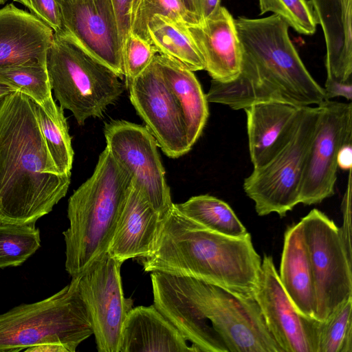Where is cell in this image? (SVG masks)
<instances>
[{"mask_svg":"<svg viewBox=\"0 0 352 352\" xmlns=\"http://www.w3.org/2000/svg\"><path fill=\"white\" fill-rule=\"evenodd\" d=\"M155 307L198 352H283L254 297L185 276L151 272Z\"/></svg>","mask_w":352,"mask_h":352,"instance_id":"1","label":"cell"},{"mask_svg":"<svg viewBox=\"0 0 352 352\" xmlns=\"http://www.w3.org/2000/svg\"><path fill=\"white\" fill-rule=\"evenodd\" d=\"M40 131L35 105L13 91L0 103V223L35 224L67 194Z\"/></svg>","mask_w":352,"mask_h":352,"instance_id":"2","label":"cell"},{"mask_svg":"<svg viewBox=\"0 0 352 352\" xmlns=\"http://www.w3.org/2000/svg\"><path fill=\"white\" fill-rule=\"evenodd\" d=\"M261 261L250 233L232 237L210 231L174 206L162 221L154 251L141 258L146 272L189 276L248 297H254Z\"/></svg>","mask_w":352,"mask_h":352,"instance_id":"3","label":"cell"},{"mask_svg":"<svg viewBox=\"0 0 352 352\" xmlns=\"http://www.w3.org/2000/svg\"><path fill=\"white\" fill-rule=\"evenodd\" d=\"M131 186V176L105 147L92 175L68 200L69 225L63 234L65 270L72 278L81 275L107 252Z\"/></svg>","mask_w":352,"mask_h":352,"instance_id":"4","label":"cell"},{"mask_svg":"<svg viewBox=\"0 0 352 352\" xmlns=\"http://www.w3.org/2000/svg\"><path fill=\"white\" fill-rule=\"evenodd\" d=\"M243 51L242 68L256 92L318 106L327 100L324 88L311 76L294 46L289 25L272 14L234 19Z\"/></svg>","mask_w":352,"mask_h":352,"instance_id":"5","label":"cell"},{"mask_svg":"<svg viewBox=\"0 0 352 352\" xmlns=\"http://www.w3.org/2000/svg\"><path fill=\"white\" fill-rule=\"evenodd\" d=\"M45 65L60 107L69 110L79 125L102 118L124 91L122 79L64 30L54 33Z\"/></svg>","mask_w":352,"mask_h":352,"instance_id":"6","label":"cell"},{"mask_svg":"<svg viewBox=\"0 0 352 352\" xmlns=\"http://www.w3.org/2000/svg\"><path fill=\"white\" fill-rule=\"evenodd\" d=\"M93 335L78 276L54 294L0 314V352H19L42 344L63 345L69 352Z\"/></svg>","mask_w":352,"mask_h":352,"instance_id":"7","label":"cell"},{"mask_svg":"<svg viewBox=\"0 0 352 352\" xmlns=\"http://www.w3.org/2000/svg\"><path fill=\"white\" fill-rule=\"evenodd\" d=\"M320 111L319 106L301 107L288 141L244 179L243 190L254 201L258 215L276 212L283 217L299 204L307 154Z\"/></svg>","mask_w":352,"mask_h":352,"instance_id":"8","label":"cell"},{"mask_svg":"<svg viewBox=\"0 0 352 352\" xmlns=\"http://www.w3.org/2000/svg\"><path fill=\"white\" fill-rule=\"evenodd\" d=\"M307 246L316 300L315 319L324 320L342 302L352 298V258L340 228L314 208L300 221Z\"/></svg>","mask_w":352,"mask_h":352,"instance_id":"9","label":"cell"},{"mask_svg":"<svg viewBox=\"0 0 352 352\" xmlns=\"http://www.w3.org/2000/svg\"><path fill=\"white\" fill-rule=\"evenodd\" d=\"M104 135L114 160L163 220L174 204L155 138L146 126L122 120L106 123Z\"/></svg>","mask_w":352,"mask_h":352,"instance_id":"10","label":"cell"},{"mask_svg":"<svg viewBox=\"0 0 352 352\" xmlns=\"http://www.w3.org/2000/svg\"><path fill=\"white\" fill-rule=\"evenodd\" d=\"M309 148L299 204L312 205L334 195L339 151L352 142V104L327 100Z\"/></svg>","mask_w":352,"mask_h":352,"instance_id":"11","label":"cell"},{"mask_svg":"<svg viewBox=\"0 0 352 352\" xmlns=\"http://www.w3.org/2000/svg\"><path fill=\"white\" fill-rule=\"evenodd\" d=\"M121 265L107 252L78 276L99 352H119L122 326L133 308L132 299L124 295Z\"/></svg>","mask_w":352,"mask_h":352,"instance_id":"12","label":"cell"},{"mask_svg":"<svg viewBox=\"0 0 352 352\" xmlns=\"http://www.w3.org/2000/svg\"><path fill=\"white\" fill-rule=\"evenodd\" d=\"M126 89L138 114L166 156L177 158L190 151L181 106L154 58Z\"/></svg>","mask_w":352,"mask_h":352,"instance_id":"13","label":"cell"},{"mask_svg":"<svg viewBox=\"0 0 352 352\" xmlns=\"http://www.w3.org/2000/svg\"><path fill=\"white\" fill-rule=\"evenodd\" d=\"M254 298L283 352H317V322L301 315L284 289L272 256L261 261Z\"/></svg>","mask_w":352,"mask_h":352,"instance_id":"14","label":"cell"},{"mask_svg":"<svg viewBox=\"0 0 352 352\" xmlns=\"http://www.w3.org/2000/svg\"><path fill=\"white\" fill-rule=\"evenodd\" d=\"M56 1L63 30L122 79V48L112 0Z\"/></svg>","mask_w":352,"mask_h":352,"instance_id":"15","label":"cell"},{"mask_svg":"<svg viewBox=\"0 0 352 352\" xmlns=\"http://www.w3.org/2000/svg\"><path fill=\"white\" fill-rule=\"evenodd\" d=\"M212 80L228 82L241 72L243 51L234 19L223 6L199 23L186 25Z\"/></svg>","mask_w":352,"mask_h":352,"instance_id":"16","label":"cell"},{"mask_svg":"<svg viewBox=\"0 0 352 352\" xmlns=\"http://www.w3.org/2000/svg\"><path fill=\"white\" fill-rule=\"evenodd\" d=\"M162 221L131 182L107 252L122 264L129 259L148 256L154 251Z\"/></svg>","mask_w":352,"mask_h":352,"instance_id":"17","label":"cell"},{"mask_svg":"<svg viewBox=\"0 0 352 352\" xmlns=\"http://www.w3.org/2000/svg\"><path fill=\"white\" fill-rule=\"evenodd\" d=\"M53 30L13 3L0 9V69L32 61L45 64Z\"/></svg>","mask_w":352,"mask_h":352,"instance_id":"18","label":"cell"},{"mask_svg":"<svg viewBox=\"0 0 352 352\" xmlns=\"http://www.w3.org/2000/svg\"><path fill=\"white\" fill-rule=\"evenodd\" d=\"M301 107L280 102H265L244 109L249 152L254 168L267 163L291 137Z\"/></svg>","mask_w":352,"mask_h":352,"instance_id":"19","label":"cell"},{"mask_svg":"<svg viewBox=\"0 0 352 352\" xmlns=\"http://www.w3.org/2000/svg\"><path fill=\"white\" fill-rule=\"evenodd\" d=\"M327 48V79L352 80V0H309Z\"/></svg>","mask_w":352,"mask_h":352,"instance_id":"20","label":"cell"},{"mask_svg":"<svg viewBox=\"0 0 352 352\" xmlns=\"http://www.w3.org/2000/svg\"><path fill=\"white\" fill-rule=\"evenodd\" d=\"M197 352L154 305L132 308L122 329L119 352Z\"/></svg>","mask_w":352,"mask_h":352,"instance_id":"21","label":"cell"},{"mask_svg":"<svg viewBox=\"0 0 352 352\" xmlns=\"http://www.w3.org/2000/svg\"><path fill=\"white\" fill-rule=\"evenodd\" d=\"M283 242L278 274L280 283L296 310L307 318H315L313 274L300 221L287 228Z\"/></svg>","mask_w":352,"mask_h":352,"instance_id":"22","label":"cell"},{"mask_svg":"<svg viewBox=\"0 0 352 352\" xmlns=\"http://www.w3.org/2000/svg\"><path fill=\"white\" fill-rule=\"evenodd\" d=\"M154 60L181 106L192 148L202 134L209 116L206 96L193 72L180 63L161 54L155 55Z\"/></svg>","mask_w":352,"mask_h":352,"instance_id":"23","label":"cell"},{"mask_svg":"<svg viewBox=\"0 0 352 352\" xmlns=\"http://www.w3.org/2000/svg\"><path fill=\"white\" fill-rule=\"evenodd\" d=\"M150 43L161 55L172 58L192 72L205 69V63L186 25L162 15L148 24Z\"/></svg>","mask_w":352,"mask_h":352,"instance_id":"24","label":"cell"},{"mask_svg":"<svg viewBox=\"0 0 352 352\" xmlns=\"http://www.w3.org/2000/svg\"><path fill=\"white\" fill-rule=\"evenodd\" d=\"M182 214L205 228L229 236L243 237L249 232L231 207L225 201L209 195L190 197L174 204Z\"/></svg>","mask_w":352,"mask_h":352,"instance_id":"25","label":"cell"},{"mask_svg":"<svg viewBox=\"0 0 352 352\" xmlns=\"http://www.w3.org/2000/svg\"><path fill=\"white\" fill-rule=\"evenodd\" d=\"M0 82L30 97L50 117L56 115L59 106L52 98L45 64L32 61L1 68Z\"/></svg>","mask_w":352,"mask_h":352,"instance_id":"26","label":"cell"},{"mask_svg":"<svg viewBox=\"0 0 352 352\" xmlns=\"http://www.w3.org/2000/svg\"><path fill=\"white\" fill-rule=\"evenodd\" d=\"M34 105L40 131L54 164L59 173L71 174L74 153L64 109L59 106L56 115L50 117L35 102Z\"/></svg>","mask_w":352,"mask_h":352,"instance_id":"27","label":"cell"},{"mask_svg":"<svg viewBox=\"0 0 352 352\" xmlns=\"http://www.w3.org/2000/svg\"><path fill=\"white\" fill-rule=\"evenodd\" d=\"M40 247L34 224L0 223V269L22 265Z\"/></svg>","mask_w":352,"mask_h":352,"instance_id":"28","label":"cell"},{"mask_svg":"<svg viewBox=\"0 0 352 352\" xmlns=\"http://www.w3.org/2000/svg\"><path fill=\"white\" fill-rule=\"evenodd\" d=\"M352 298L317 322V352H352Z\"/></svg>","mask_w":352,"mask_h":352,"instance_id":"29","label":"cell"},{"mask_svg":"<svg viewBox=\"0 0 352 352\" xmlns=\"http://www.w3.org/2000/svg\"><path fill=\"white\" fill-rule=\"evenodd\" d=\"M155 15L166 16L186 25L200 23L186 9L181 0H142L130 32L150 43L147 27Z\"/></svg>","mask_w":352,"mask_h":352,"instance_id":"30","label":"cell"},{"mask_svg":"<svg viewBox=\"0 0 352 352\" xmlns=\"http://www.w3.org/2000/svg\"><path fill=\"white\" fill-rule=\"evenodd\" d=\"M260 14L272 12L281 17L289 27L305 35L315 33L317 25L314 13L306 0H258Z\"/></svg>","mask_w":352,"mask_h":352,"instance_id":"31","label":"cell"},{"mask_svg":"<svg viewBox=\"0 0 352 352\" xmlns=\"http://www.w3.org/2000/svg\"><path fill=\"white\" fill-rule=\"evenodd\" d=\"M157 53L148 41L131 32L122 45V65L126 87L151 63Z\"/></svg>","mask_w":352,"mask_h":352,"instance_id":"32","label":"cell"},{"mask_svg":"<svg viewBox=\"0 0 352 352\" xmlns=\"http://www.w3.org/2000/svg\"><path fill=\"white\" fill-rule=\"evenodd\" d=\"M26 6L31 14L50 28L54 33L63 30L59 7L56 0H14Z\"/></svg>","mask_w":352,"mask_h":352,"instance_id":"33","label":"cell"},{"mask_svg":"<svg viewBox=\"0 0 352 352\" xmlns=\"http://www.w3.org/2000/svg\"><path fill=\"white\" fill-rule=\"evenodd\" d=\"M351 170H349L347 190L344 194L342 209L343 214L342 226L340 228L341 237L344 248L349 257L352 258L351 251Z\"/></svg>","mask_w":352,"mask_h":352,"instance_id":"34","label":"cell"},{"mask_svg":"<svg viewBox=\"0 0 352 352\" xmlns=\"http://www.w3.org/2000/svg\"><path fill=\"white\" fill-rule=\"evenodd\" d=\"M122 45L131 32L133 0H112Z\"/></svg>","mask_w":352,"mask_h":352,"instance_id":"35","label":"cell"},{"mask_svg":"<svg viewBox=\"0 0 352 352\" xmlns=\"http://www.w3.org/2000/svg\"><path fill=\"white\" fill-rule=\"evenodd\" d=\"M323 88L327 100L343 97L351 101L352 98V80L341 82L327 79Z\"/></svg>","mask_w":352,"mask_h":352,"instance_id":"36","label":"cell"},{"mask_svg":"<svg viewBox=\"0 0 352 352\" xmlns=\"http://www.w3.org/2000/svg\"><path fill=\"white\" fill-rule=\"evenodd\" d=\"M201 21L214 14L221 7V0H195Z\"/></svg>","mask_w":352,"mask_h":352,"instance_id":"37","label":"cell"},{"mask_svg":"<svg viewBox=\"0 0 352 352\" xmlns=\"http://www.w3.org/2000/svg\"><path fill=\"white\" fill-rule=\"evenodd\" d=\"M337 162L338 168L344 170H351L352 168V144H345L339 151Z\"/></svg>","mask_w":352,"mask_h":352,"instance_id":"38","label":"cell"},{"mask_svg":"<svg viewBox=\"0 0 352 352\" xmlns=\"http://www.w3.org/2000/svg\"><path fill=\"white\" fill-rule=\"evenodd\" d=\"M25 352H69L63 345L54 343L42 344L25 349Z\"/></svg>","mask_w":352,"mask_h":352,"instance_id":"39","label":"cell"},{"mask_svg":"<svg viewBox=\"0 0 352 352\" xmlns=\"http://www.w3.org/2000/svg\"><path fill=\"white\" fill-rule=\"evenodd\" d=\"M186 9L193 14L200 22L201 19L199 16L195 0H181Z\"/></svg>","mask_w":352,"mask_h":352,"instance_id":"40","label":"cell"},{"mask_svg":"<svg viewBox=\"0 0 352 352\" xmlns=\"http://www.w3.org/2000/svg\"><path fill=\"white\" fill-rule=\"evenodd\" d=\"M13 91L12 88L0 82V103Z\"/></svg>","mask_w":352,"mask_h":352,"instance_id":"41","label":"cell"},{"mask_svg":"<svg viewBox=\"0 0 352 352\" xmlns=\"http://www.w3.org/2000/svg\"><path fill=\"white\" fill-rule=\"evenodd\" d=\"M142 0H133L132 10H131V23L139 8Z\"/></svg>","mask_w":352,"mask_h":352,"instance_id":"42","label":"cell"},{"mask_svg":"<svg viewBox=\"0 0 352 352\" xmlns=\"http://www.w3.org/2000/svg\"><path fill=\"white\" fill-rule=\"evenodd\" d=\"M7 0H0V5H3L6 3Z\"/></svg>","mask_w":352,"mask_h":352,"instance_id":"43","label":"cell"}]
</instances>
